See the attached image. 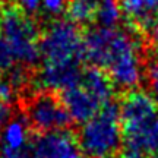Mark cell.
Listing matches in <instances>:
<instances>
[{
    "label": "cell",
    "mask_w": 158,
    "mask_h": 158,
    "mask_svg": "<svg viewBox=\"0 0 158 158\" xmlns=\"http://www.w3.org/2000/svg\"><path fill=\"white\" fill-rule=\"evenodd\" d=\"M139 44L132 32L120 28L92 27L84 34V59L102 69L116 86L126 91L139 84L142 62Z\"/></svg>",
    "instance_id": "cell-1"
},
{
    "label": "cell",
    "mask_w": 158,
    "mask_h": 158,
    "mask_svg": "<svg viewBox=\"0 0 158 158\" xmlns=\"http://www.w3.org/2000/svg\"><path fill=\"white\" fill-rule=\"evenodd\" d=\"M78 141L86 158H114L123 142L120 108L113 101L106 104L82 124Z\"/></svg>",
    "instance_id": "cell-2"
},
{
    "label": "cell",
    "mask_w": 158,
    "mask_h": 158,
    "mask_svg": "<svg viewBox=\"0 0 158 158\" xmlns=\"http://www.w3.org/2000/svg\"><path fill=\"white\" fill-rule=\"evenodd\" d=\"M0 37L9 44L16 63L27 68H34L38 63L40 32L35 18L23 13L15 3L2 5Z\"/></svg>",
    "instance_id": "cell-3"
},
{
    "label": "cell",
    "mask_w": 158,
    "mask_h": 158,
    "mask_svg": "<svg viewBox=\"0 0 158 158\" xmlns=\"http://www.w3.org/2000/svg\"><path fill=\"white\" fill-rule=\"evenodd\" d=\"M43 66H76L84 60V34L72 21L54 19L41 32Z\"/></svg>",
    "instance_id": "cell-4"
},
{
    "label": "cell",
    "mask_w": 158,
    "mask_h": 158,
    "mask_svg": "<svg viewBox=\"0 0 158 158\" xmlns=\"http://www.w3.org/2000/svg\"><path fill=\"white\" fill-rule=\"evenodd\" d=\"M23 113L29 127L41 133L64 130L72 123V117L60 95L50 91H37L27 98Z\"/></svg>",
    "instance_id": "cell-5"
},
{
    "label": "cell",
    "mask_w": 158,
    "mask_h": 158,
    "mask_svg": "<svg viewBox=\"0 0 158 158\" xmlns=\"http://www.w3.org/2000/svg\"><path fill=\"white\" fill-rule=\"evenodd\" d=\"M32 158H82L78 138L70 130L41 133L31 143Z\"/></svg>",
    "instance_id": "cell-6"
},
{
    "label": "cell",
    "mask_w": 158,
    "mask_h": 158,
    "mask_svg": "<svg viewBox=\"0 0 158 158\" xmlns=\"http://www.w3.org/2000/svg\"><path fill=\"white\" fill-rule=\"evenodd\" d=\"M123 142L126 151L158 157V114L141 123L123 126Z\"/></svg>",
    "instance_id": "cell-7"
},
{
    "label": "cell",
    "mask_w": 158,
    "mask_h": 158,
    "mask_svg": "<svg viewBox=\"0 0 158 158\" xmlns=\"http://www.w3.org/2000/svg\"><path fill=\"white\" fill-rule=\"evenodd\" d=\"M62 102L76 123H85L92 118L104 106L79 82L76 86L60 92Z\"/></svg>",
    "instance_id": "cell-8"
},
{
    "label": "cell",
    "mask_w": 158,
    "mask_h": 158,
    "mask_svg": "<svg viewBox=\"0 0 158 158\" xmlns=\"http://www.w3.org/2000/svg\"><path fill=\"white\" fill-rule=\"evenodd\" d=\"M120 9L138 34H145L158 19V0H118Z\"/></svg>",
    "instance_id": "cell-9"
},
{
    "label": "cell",
    "mask_w": 158,
    "mask_h": 158,
    "mask_svg": "<svg viewBox=\"0 0 158 158\" xmlns=\"http://www.w3.org/2000/svg\"><path fill=\"white\" fill-rule=\"evenodd\" d=\"M81 84L84 85L95 98H98L102 106L111 102V98H113V94H114V86L116 85L113 84L111 78L108 76V73L106 70L94 68V66L86 68L82 72Z\"/></svg>",
    "instance_id": "cell-10"
},
{
    "label": "cell",
    "mask_w": 158,
    "mask_h": 158,
    "mask_svg": "<svg viewBox=\"0 0 158 158\" xmlns=\"http://www.w3.org/2000/svg\"><path fill=\"white\" fill-rule=\"evenodd\" d=\"M29 124L27 118L12 117L7 123L3 126L2 135H0V143L6 148H10L15 151L27 149L31 147L29 142Z\"/></svg>",
    "instance_id": "cell-11"
},
{
    "label": "cell",
    "mask_w": 158,
    "mask_h": 158,
    "mask_svg": "<svg viewBox=\"0 0 158 158\" xmlns=\"http://www.w3.org/2000/svg\"><path fill=\"white\" fill-rule=\"evenodd\" d=\"M97 9H98V5L89 0H68L66 15L69 21H72L73 23L84 25L95 19Z\"/></svg>",
    "instance_id": "cell-12"
},
{
    "label": "cell",
    "mask_w": 158,
    "mask_h": 158,
    "mask_svg": "<svg viewBox=\"0 0 158 158\" xmlns=\"http://www.w3.org/2000/svg\"><path fill=\"white\" fill-rule=\"evenodd\" d=\"M122 9L118 0H101L97 9V21L100 27L106 28H116L122 18Z\"/></svg>",
    "instance_id": "cell-13"
},
{
    "label": "cell",
    "mask_w": 158,
    "mask_h": 158,
    "mask_svg": "<svg viewBox=\"0 0 158 158\" xmlns=\"http://www.w3.org/2000/svg\"><path fill=\"white\" fill-rule=\"evenodd\" d=\"M147 79L151 95L158 104V54H154L147 63Z\"/></svg>",
    "instance_id": "cell-14"
},
{
    "label": "cell",
    "mask_w": 158,
    "mask_h": 158,
    "mask_svg": "<svg viewBox=\"0 0 158 158\" xmlns=\"http://www.w3.org/2000/svg\"><path fill=\"white\" fill-rule=\"evenodd\" d=\"M16 64V60L13 57V53H12L9 44L6 43L5 40L0 37V70H9L13 66Z\"/></svg>",
    "instance_id": "cell-15"
},
{
    "label": "cell",
    "mask_w": 158,
    "mask_h": 158,
    "mask_svg": "<svg viewBox=\"0 0 158 158\" xmlns=\"http://www.w3.org/2000/svg\"><path fill=\"white\" fill-rule=\"evenodd\" d=\"M15 5L29 16L35 18L43 12V0H15Z\"/></svg>",
    "instance_id": "cell-16"
},
{
    "label": "cell",
    "mask_w": 158,
    "mask_h": 158,
    "mask_svg": "<svg viewBox=\"0 0 158 158\" xmlns=\"http://www.w3.org/2000/svg\"><path fill=\"white\" fill-rule=\"evenodd\" d=\"M68 0H43V12L50 16H59L66 12Z\"/></svg>",
    "instance_id": "cell-17"
},
{
    "label": "cell",
    "mask_w": 158,
    "mask_h": 158,
    "mask_svg": "<svg viewBox=\"0 0 158 158\" xmlns=\"http://www.w3.org/2000/svg\"><path fill=\"white\" fill-rule=\"evenodd\" d=\"M32 143V142H31ZM0 158H32L31 152V147L27 149H21V151H15L10 148H6L0 143Z\"/></svg>",
    "instance_id": "cell-18"
},
{
    "label": "cell",
    "mask_w": 158,
    "mask_h": 158,
    "mask_svg": "<svg viewBox=\"0 0 158 158\" xmlns=\"http://www.w3.org/2000/svg\"><path fill=\"white\" fill-rule=\"evenodd\" d=\"M12 92H13V88L10 86V84L0 78V104L9 101L12 97Z\"/></svg>",
    "instance_id": "cell-19"
},
{
    "label": "cell",
    "mask_w": 158,
    "mask_h": 158,
    "mask_svg": "<svg viewBox=\"0 0 158 158\" xmlns=\"http://www.w3.org/2000/svg\"><path fill=\"white\" fill-rule=\"evenodd\" d=\"M141 154H136V152H132V151H126V152L122 155V158H138Z\"/></svg>",
    "instance_id": "cell-20"
},
{
    "label": "cell",
    "mask_w": 158,
    "mask_h": 158,
    "mask_svg": "<svg viewBox=\"0 0 158 158\" xmlns=\"http://www.w3.org/2000/svg\"><path fill=\"white\" fill-rule=\"evenodd\" d=\"M89 2H94V3H97V5H100V2H101V0H89Z\"/></svg>",
    "instance_id": "cell-21"
}]
</instances>
